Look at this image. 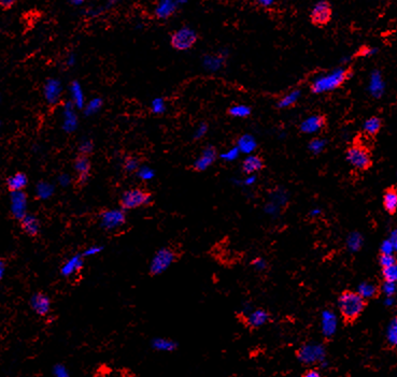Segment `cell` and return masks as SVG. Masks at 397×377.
Returning a JSON list of instances; mask_svg holds the SVG:
<instances>
[{
  "mask_svg": "<svg viewBox=\"0 0 397 377\" xmlns=\"http://www.w3.org/2000/svg\"><path fill=\"white\" fill-rule=\"evenodd\" d=\"M337 301L338 310H339L342 323L346 326L355 325L368 306V301L362 297L357 291L351 289L344 290Z\"/></svg>",
  "mask_w": 397,
  "mask_h": 377,
  "instance_id": "obj_1",
  "label": "cell"
},
{
  "mask_svg": "<svg viewBox=\"0 0 397 377\" xmlns=\"http://www.w3.org/2000/svg\"><path fill=\"white\" fill-rule=\"evenodd\" d=\"M354 70L352 67L335 70L331 74L321 77L312 82L310 90L313 93H323L326 91H333L341 87L346 82L352 78Z\"/></svg>",
  "mask_w": 397,
  "mask_h": 377,
  "instance_id": "obj_2",
  "label": "cell"
},
{
  "mask_svg": "<svg viewBox=\"0 0 397 377\" xmlns=\"http://www.w3.org/2000/svg\"><path fill=\"white\" fill-rule=\"evenodd\" d=\"M346 158L358 171H368L373 164L371 152L363 143L353 142L346 150Z\"/></svg>",
  "mask_w": 397,
  "mask_h": 377,
  "instance_id": "obj_3",
  "label": "cell"
},
{
  "mask_svg": "<svg viewBox=\"0 0 397 377\" xmlns=\"http://www.w3.org/2000/svg\"><path fill=\"white\" fill-rule=\"evenodd\" d=\"M152 200L151 192L145 188H132L124 192L120 198V206L122 210H134L150 204Z\"/></svg>",
  "mask_w": 397,
  "mask_h": 377,
  "instance_id": "obj_4",
  "label": "cell"
},
{
  "mask_svg": "<svg viewBox=\"0 0 397 377\" xmlns=\"http://www.w3.org/2000/svg\"><path fill=\"white\" fill-rule=\"evenodd\" d=\"M178 259L179 255L177 251H174L173 249L165 247V249L159 250L151 262L150 274L152 276H155L163 273L169 266H171L173 262H176Z\"/></svg>",
  "mask_w": 397,
  "mask_h": 377,
  "instance_id": "obj_5",
  "label": "cell"
},
{
  "mask_svg": "<svg viewBox=\"0 0 397 377\" xmlns=\"http://www.w3.org/2000/svg\"><path fill=\"white\" fill-rule=\"evenodd\" d=\"M197 40L198 36L193 29L183 27L172 32L170 37V45L177 51H186L192 49Z\"/></svg>",
  "mask_w": 397,
  "mask_h": 377,
  "instance_id": "obj_6",
  "label": "cell"
},
{
  "mask_svg": "<svg viewBox=\"0 0 397 377\" xmlns=\"http://www.w3.org/2000/svg\"><path fill=\"white\" fill-rule=\"evenodd\" d=\"M74 168L78 174L75 186L78 190H81V188H83L87 184L91 175L92 162L89 155L84 152H80L75 158Z\"/></svg>",
  "mask_w": 397,
  "mask_h": 377,
  "instance_id": "obj_7",
  "label": "cell"
},
{
  "mask_svg": "<svg viewBox=\"0 0 397 377\" xmlns=\"http://www.w3.org/2000/svg\"><path fill=\"white\" fill-rule=\"evenodd\" d=\"M333 18V7L329 2H320L315 4L310 13V22L315 27L323 28Z\"/></svg>",
  "mask_w": 397,
  "mask_h": 377,
  "instance_id": "obj_8",
  "label": "cell"
},
{
  "mask_svg": "<svg viewBox=\"0 0 397 377\" xmlns=\"http://www.w3.org/2000/svg\"><path fill=\"white\" fill-rule=\"evenodd\" d=\"M100 225L106 230H112L123 226L126 215L121 210H102L99 213Z\"/></svg>",
  "mask_w": 397,
  "mask_h": 377,
  "instance_id": "obj_9",
  "label": "cell"
},
{
  "mask_svg": "<svg viewBox=\"0 0 397 377\" xmlns=\"http://www.w3.org/2000/svg\"><path fill=\"white\" fill-rule=\"evenodd\" d=\"M328 125V116L325 114H315L303 121L299 125V131L306 135L319 133Z\"/></svg>",
  "mask_w": 397,
  "mask_h": 377,
  "instance_id": "obj_10",
  "label": "cell"
},
{
  "mask_svg": "<svg viewBox=\"0 0 397 377\" xmlns=\"http://www.w3.org/2000/svg\"><path fill=\"white\" fill-rule=\"evenodd\" d=\"M241 317L243 318L241 321L243 325L251 330L259 329L260 327L266 325L267 323L272 322V314L264 309L256 310L249 316L241 315Z\"/></svg>",
  "mask_w": 397,
  "mask_h": 377,
  "instance_id": "obj_11",
  "label": "cell"
},
{
  "mask_svg": "<svg viewBox=\"0 0 397 377\" xmlns=\"http://www.w3.org/2000/svg\"><path fill=\"white\" fill-rule=\"evenodd\" d=\"M218 152L214 146H208L204 149L202 156L198 158L192 166V169L196 172H203L208 169L216 160Z\"/></svg>",
  "mask_w": 397,
  "mask_h": 377,
  "instance_id": "obj_12",
  "label": "cell"
},
{
  "mask_svg": "<svg viewBox=\"0 0 397 377\" xmlns=\"http://www.w3.org/2000/svg\"><path fill=\"white\" fill-rule=\"evenodd\" d=\"M357 292L368 302L369 300H377L382 294L381 281L365 280L359 285Z\"/></svg>",
  "mask_w": 397,
  "mask_h": 377,
  "instance_id": "obj_13",
  "label": "cell"
},
{
  "mask_svg": "<svg viewBox=\"0 0 397 377\" xmlns=\"http://www.w3.org/2000/svg\"><path fill=\"white\" fill-rule=\"evenodd\" d=\"M30 306L37 315L45 316L51 311V299L43 292H37L30 299Z\"/></svg>",
  "mask_w": 397,
  "mask_h": 377,
  "instance_id": "obj_14",
  "label": "cell"
},
{
  "mask_svg": "<svg viewBox=\"0 0 397 377\" xmlns=\"http://www.w3.org/2000/svg\"><path fill=\"white\" fill-rule=\"evenodd\" d=\"M20 227L29 238H37L40 233V221L31 214H25L20 219Z\"/></svg>",
  "mask_w": 397,
  "mask_h": 377,
  "instance_id": "obj_15",
  "label": "cell"
},
{
  "mask_svg": "<svg viewBox=\"0 0 397 377\" xmlns=\"http://www.w3.org/2000/svg\"><path fill=\"white\" fill-rule=\"evenodd\" d=\"M28 185V178L24 172H16L15 174L9 176L6 181L7 190L10 193H21L25 190Z\"/></svg>",
  "mask_w": 397,
  "mask_h": 377,
  "instance_id": "obj_16",
  "label": "cell"
},
{
  "mask_svg": "<svg viewBox=\"0 0 397 377\" xmlns=\"http://www.w3.org/2000/svg\"><path fill=\"white\" fill-rule=\"evenodd\" d=\"M383 209L391 216L396 214L397 211V188L395 185L389 186L383 192L382 200Z\"/></svg>",
  "mask_w": 397,
  "mask_h": 377,
  "instance_id": "obj_17",
  "label": "cell"
},
{
  "mask_svg": "<svg viewBox=\"0 0 397 377\" xmlns=\"http://www.w3.org/2000/svg\"><path fill=\"white\" fill-rule=\"evenodd\" d=\"M266 167L265 159L261 155H251L242 162V172L246 174H252L254 172L262 171Z\"/></svg>",
  "mask_w": 397,
  "mask_h": 377,
  "instance_id": "obj_18",
  "label": "cell"
},
{
  "mask_svg": "<svg viewBox=\"0 0 397 377\" xmlns=\"http://www.w3.org/2000/svg\"><path fill=\"white\" fill-rule=\"evenodd\" d=\"M383 127V120L379 116H371L363 126V131L368 138H375Z\"/></svg>",
  "mask_w": 397,
  "mask_h": 377,
  "instance_id": "obj_19",
  "label": "cell"
},
{
  "mask_svg": "<svg viewBox=\"0 0 397 377\" xmlns=\"http://www.w3.org/2000/svg\"><path fill=\"white\" fill-rule=\"evenodd\" d=\"M177 11V4L173 2H160L155 7L154 14L159 20H166L171 17Z\"/></svg>",
  "mask_w": 397,
  "mask_h": 377,
  "instance_id": "obj_20",
  "label": "cell"
},
{
  "mask_svg": "<svg viewBox=\"0 0 397 377\" xmlns=\"http://www.w3.org/2000/svg\"><path fill=\"white\" fill-rule=\"evenodd\" d=\"M140 166H141V158L136 155H127L122 163V169L126 174L131 175L138 172Z\"/></svg>",
  "mask_w": 397,
  "mask_h": 377,
  "instance_id": "obj_21",
  "label": "cell"
},
{
  "mask_svg": "<svg viewBox=\"0 0 397 377\" xmlns=\"http://www.w3.org/2000/svg\"><path fill=\"white\" fill-rule=\"evenodd\" d=\"M82 267H83L82 258H81L80 256L73 257L67 263H65L62 267V274L64 276H69V275L78 272V271L82 269Z\"/></svg>",
  "mask_w": 397,
  "mask_h": 377,
  "instance_id": "obj_22",
  "label": "cell"
},
{
  "mask_svg": "<svg viewBox=\"0 0 397 377\" xmlns=\"http://www.w3.org/2000/svg\"><path fill=\"white\" fill-rule=\"evenodd\" d=\"M299 96H300V91L298 89L292 90L291 92L287 93V95L283 96L281 99L278 101V103H277L278 108H280V109H288V108H292V107H295L297 101H298Z\"/></svg>",
  "mask_w": 397,
  "mask_h": 377,
  "instance_id": "obj_23",
  "label": "cell"
},
{
  "mask_svg": "<svg viewBox=\"0 0 397 377\" xmlns=\"http://www.w3.org/2000/svg\"><path fill=\"white\" fill-rule=\"evenodd\" d=\"M385 345L389 349L394 350L397 345V318H393L390 323V326L387 331V340H385Z\"/></svg>",
  "mask_w": 397,
  "mask_h": 377,
  "instance_id": "obj_24",
  "label": "cell"
},
{
  "mask_svg": "<svg viewBox=\"0 0 397 377\" xmlns=\"http://www.w3.org/2000/svg\"><path fill=\"white\" fill-rule=\"evenodd\" d=\"M252 113V110L248 105L244 104H233L227 109V114L232 117H239V119H247Z\"/></svg>",
  "mask_w": 397,
  "mask_h": 377,
  "instance_id": "obj_25",
  "label": "cell"
},
{
  "mask_svg": "<svg viewBox=\"0 0 397 377\" xmlns=\"http://www.w3.org/2000/svg\"><path fill=\"white\" fill-rule=\"evenodd\" d=\"M382 281L384 282H396L397 280V266H392L381 269Z\"/></svg>",
  "mask_w": 397,
  "mask_h": 377,
  "instance_id": "obj_26",
  "label": "cell"
},
{
  "mask_svg": "<svg viewBox=\"0 0 397 377\" xmlns=\"http://www.w3.org/2000/svg\"><path fill=\"white\" fill-rule=\"evenodd\" d=\"M378 262H379V266L381 267V269L388 268V267H392V266H397V259L393 254L379 253Z\"/></svg>",
  "mask_w": 397,
  "mask_h": 377,
  "instance_id": "obj_27",
  "label": "cell"
},
{
  "mask_svg": "<svg viewBox=\"0 0 397 377\" xmlns=\"http://www.w3.org/2000/svg\"><path fill=\"white\" fill-rule=\"evenodd\" d=\"M326 146V141L321 138H314L310 141L309 143V149L313 153V154H319L324 147Z\"/></svg>",
  "mask_w": 397,
  "mask_h": 377,
  "instance_id": "obj_28",
  "label": "cell"
},
{
  "mask_svg": "<svg viewBox=\"0 0 397 377\" xmlns=\"http://www.w3.org/2000/svg\"><path fill=\"white\" fill-rule=\"evenodd\" d=\"M381 290H382V293H385L388 297H393L394 294L396 293L395 282L381 281Z\"/></svg>",
  "mask_w": 397,
  "mask_h": 377,
  "instance_id": "obj_29",
  "label": "cell"
},
{
  "mask_svg": "<svg viewBox=\"0 0 397 377\" xmlns=\"http://www.w3.org/2000/svg\"><path fill=\"white\" fill-rule=\"evenodd\" d=\"M154 347L161 350H170L173 348V344H171L168 341L164 340H157L154 342Z\"/></svg>",
  "mask_w": 397,
  "mask_h": 377,
  "instance_id": "obj_30",
  "label": "cell"
},
{
  "mask_svg": "<svg viewBox=\"0 0 397 377\" xmlns=\"http://www.w3.org/2000/svg\"><path fill=\"white\" fill-rule=\"evenodd\" d=\"M53 373L56 377H69L67 369L62 364H57L53 369Z\"/></svg>",
  "mask_w": 397,
  "mask_h": 377,
  "instance_id": "obj_31",
  "label": "cell"
},
{
  "mask_svg": "<svg viewBox=\"0 0 397 377\" xmlns=\"http://www.w3.org/2000/svg\"><path fill=\"white\" fill-rule=\"evenodd\" d=\"M17 3L14 2V0H3L0 2V8H2L4 11H8L12 9Z\"/></svg>",
  "mask_w": 397,
  "mask_h": 377,
  "instance_id": "obj_32",
  "label": "cell"
},
{
  "mask_svg": "<svg viewBox=\"0 0 397 377\" xmlns=\"http://www.w3.org/2000/svg\"><path fill=\"white\" fill-rule=\"evenodd\" d=\"M7 266H8L7 259H6V258H3V257H0V280L3 279V277H4V275H5Z\"/></svg>",
  "mask_w": 397,
  "mask_h": 377,
  "instance_id": "obj_33",
  "label": "cell"
},
{
  "mask_svg": "<svg viewBox=\"0 0 397 377\" xmlns=\"http://www.w3.org/2000/svg\"><path fill=\"white\" fill-rule=\"evenodd\" d=\"M301 377H322V375L318 370L310 369V370H307L305 373H303L301 375Z\"/></svg>",
  "mask_w": 397,
  "mask_h": 377,
  "instance_id": "obj_34",
  "label": "cell"
},
{
  "mask_svg": "<svg viewBox=\"0 0 397 377\" xmlns=\"http://www.w3.org/2000/svg\"><path fill=\"white\" fill-rule=\"evenodd\" d=\"M255 5H258L260 8H267L269 6L276 5V3L273 2V0H261V2H256Z\"/></svg>",
  "mask_w": 397,
  "mask_h": 377,
  "instance_id": "obj_35",
  "label": "cell"
},
{
  "mask_svg": "<svg viewBox=\"0 0 397 377\" xmlns=\"http://www.w3.org/2000/svg\"><path fill=\"white\" fill-rule=\"evenodd\" d=\"M371 53V49L367 48V46H362V48L357 51L355 56H367Z\"/></svg>",
  "mask_w": 397,
  "mask_h": 377,
  "instance_id": "obj_36",
  "label": "cell"
}]
</instances>
